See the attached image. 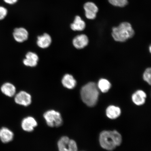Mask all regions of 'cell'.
<instances>
[{
	"mask_svg": "<svg viewBox=\"0 0 151 151\" xmlns=\"http://www.w3.org/2000/svg\"><path fill=\"white\" fill-rule=\"evenodd\" d=\"M99 142L103 148L112 150L121 144L122 137L116 131H104L100 134Z\"/></svg>",
	"mask_w": 151,
	"mask_h": 151,
	"instance_id": "6da1fadb",
	"label": "cell"
},
{
	"mask_svg": "<svg viewBox=\"0 0 151 151\" xmlns=\"http://www.w3.org/2000/svg\"><path fill=\"white\" fill-rule=\"evenodd\" d=\"M81 94L83 101L88 106L93 107L97 104L99 92L95 83L91 82L85 85L81 89Z\"/></svg>",
	"mask_w": 151,
	"mask_h": 151,
	"instance_id": "7a4b0ae2",
	"label": "cell"
},
{
	"mask_svg": "<svg viewBox=\"0 0 151 151\" xmlns=\"http://www.w3.org/2000/svg\"><path fill=\"white\" fill-rule=\"evenodd\" d=\"M134 33L131 24L128 22H123L118 27L112 28V35L115 41L124 42L133 37Z\"/></svg>",
	"mask_w": 151,
	"mask_h": 151,
	"instance_id": "3957f363",
	"label": "cell"
},
{
	"mask_svg": "<svg viewBox=\"0 0 151 151\" xmlns=\"http://www.w3.org/2000/svg\"><path fill=\"white\" fill-rule=\"evenodd\" d=\"M43 117L48 126L50 127H58L63 123L60 113L54 110L47 111L43 114Z\"/></svg>",
	"mask_w": 151,
	"mask_h": 151,
	"instance_id": "277c9868",
	"label": "cell"
},
{
	"mask_svg": "<svg viewBox=\"0 0 151 151\" xmlns=\"http://www.w3.org/2000/svg\"><path fill=\"white\" fill-rule=\"evenodd\" d=\"M59 151H78L75 141L67 137H62L58 143Z\"/></svg>",
	"mask_w": 151,
	"mask_h": 151,
	"instance_id": "5b68a950",
	"label": "cell"
},
{
	"mask_svg": "<svg viewBox=\"0 0 151 151\" xmlns=\"http://www.w3.org/2000/svg\"><path fill=\"white\" fill-rule=\"evenodd\" d=\"M14 101L18 104L27 106L31 103V96L27 92L21 91L15 96Z\"/></svg>",
	"mask_w": 151,
	"mask_h": 151,
	"instance_id": "8992f818",
	"label": "cell"
},
{
	"mask_svg": "<svg viewBox=\"0 0 151 151\" xmlns=\"http://www.w3.org/2000/svg\"><path fill=\"white\" fill-rule=\"evenodd\" d=\"M84 8L87 18L92 20L96 18L99 8L95 4L91 2H88L85 4Z\"/></svg>",
	"mask_w": 151,
	"mask_h": 151,
	"instance_id": "52a82bcc",
	"label": "cell"
},
{
	"mask_svg": "<svg viewBox=\"0 0 151 151\" xmlns=\"http://www.w3.org/2000/svg\"><path fill=\"white\" fill-rule=\"evenodd\" d=\"M13 36L15 40L20 43L23 42L27 40L28 37V33L25 28L20 27L15 28Z\"/></svg>",
	"mask_w": 151,
	"mask_h": 151,
	"instance_id": "ba28073f",
	"label": "cell"
},
{
	"mask_svg": "<svg viewBox=\"0 0 151 151\" xmlns=\"http://www.w3.org/2000/svg\"><path fill=\"white\" fill-rule=\"evenodd\" d=\"M37 126V122L32 117L28 116L22 120V127L24 131L31 132Z\"/></svg>",
	"mask_w": 151,
	"mask_h": 151,
	"instance_id": "9c48e42d",
	"label": "cell"
},
{
	"mask_svg": "<svg viewBox=\"0 0 151 151\" xmlns=\"http://www.w3.org/2000/svg\"><path fill=\"white\" fill-rule=\"evenodd\" d=\"M14 137V133L9 128L3 127L0 129V140L2 142L6 143L10 142Z\"/></svg>",
	"mask_w": 151,
	"mask_h": 151,
	"instance_id": "30bf717a",
	"label": "cell"
},
{
	"mask_svg": "<svg viewBox=\"0 0 151 151\" xmlns=\"http://www.w3.org/2000/svg\"><path fill=\"white\" fill-rule=\"evenodd\" d=\"M73 44L76 48L81 49L87 46L88 39L85 35H81L76 37L73 40Z\"/></svg>",
	"mask_w": 151,
	"mask_h": 151,
	"instance_id": "8fae6325",
	"label": "cell"
},
{
	"mask_svg": "<svg viewBox=\"0 0 151 151\" xmlns=\"http://www.w3.org/2000/svg\"><path fill=\"white\" fill-rule=\"evenodd\" d=\"M39 57L37 55L32 52L26 54V58L23 60L24 65L28 67H34L37 65Z\"/></svg>",
	"mask_w": 151,
	"mask_h": 151,
	"instance_id": "7c38bea8",
	"label": "cell"
},
{
	"mask_svg": "<svg viewBox=\"0 0 151 151\" xmlns=\"http://www.w3.org/2000/svg\"><path fill=\"white\" fill-rule=\"evenodd\" d=\"M52 38L48 34L44 33L43 35L38 37L37 44L42 48H46L50 46L52 43Z\"/></svg>",
	"mask_w": 151,
	"mask_h": 151,
	"instance_id": "4fadbf2b",
	"label": "cell"
},
{
	"mask_svg": "<svg viewBox=\"0 0 151 151\" xmlns=\"http://www.w3.org/2000/svg\"><path fill=\"white\" fill-rule=\"evenodd\" d=\"M62 83L65 87L69 89L74 88L77 84L76 81L72 75L67 74L64 76L62 80Z\"/></svg>",
	"mask_w": 151,
	"mask_h": 151,
	"instance_id": "5bb4252c",
	"label": "cell"
},
{
	"mask_svg": "<svg viewBox=\"0 0 151 151\" xmlns=\"http://www.w3.org/2000/svg\"><path fill=\"white\" fill-rule=\"evenodd\" d=\"M146 94L142 90H139L132 96V99L134 103L137 105H141L145 102Z\"/></svg>",
	"mask_w": 151,
	"mask_h": 151,
	"instance_id": "9a60e30c",
	"label": "cell"
},
{
	"mask_svg": "<svg viewBox=\"0 0 151 151\" xmlns=\"http://www.w3.org/2000/svg\"><path fill=\"white\" fill-rule=\"evenodd\" d=\"M2 93L9 97H12L16 93V88L14 85L9 83H5L1 86Z\"/></svg>",
	"mask_w": 151,
	"mask_h": 151,
	"instance_id": "2e32d148",
	"label": "cell"
},
{
	"mask_svg": "<svg viewBox=\"0 0 151 151\" xmlns=\"http://www.w3.org/2000/svg\"><path fill=\"white\" fill-rule=\"evenodd\" d=\"M86 24L80 17H75L74 22L70 25L71 29L74 31H82L86 27Z\"/></svg>",
	"mask_w": 151,
	"mask_h": 151,
	"instance_id": "e0dca14e",
	"label": "cell"
},
{
	"mask_svg": "<svg viewBox=\"0 0 151 151\" xmlns=\"http://www.w3.org/2000/svg\"><path fill=\"white\" fill-rule=\"evenodd\" d=\"M120 109L114 106H110L107 107L106 110V114L109 118L114 119L118 117L121 114Z\"/></svg>",
	"mask_w": 151,
	"mask_h": 151,
	"instance_id": "ac0fdd59",
	"label": "cell"
},
{
	"mask_svg": "<svg viewBox=\"0 0 151 151\" xmlns=\"http://www.w3.org/2000/svg\"><path fill=\"white\" fill-rule=\"evenodd\" d=\"M111 85L109 81L105 79H101L98 83V87L103 93H106L109 91Z\"/></svg>",
	"mask_w": 151,
	"mask_h": 151,
	"instance_id": "d6986e66",
	"label": "cell"
},
{
	"mask_svg": "<svg viewBox=\"0 0 151 151\" xmlns=\"http://www.w3.org/2000/svg\"><path fill=\"white\" fill-rule=\"evenodd\" d=\"M109 2L114 6L124 7L128 4V0H108Z\"/></svg>",
	"mask_w": 151,
	"mask_h": 151,
	"instance_id": "ffe728a7",
	"label": "cell"
},
{
	"mask_svg": "<svg viewBox=\"0 0 151 151\" xmlns=\"http://www.w3.org/2000/svg\"><path fill=\"white\" fill-rule=\"evenodd\" d=\"M151 69L150 68L147 69L143 75V78L148 84H151Z\"/></svg>",
	"mask_w": 151,
	"mask_h": 151,
	"instance_id": "44dd1931",
	"label": "cell"
},
{
	"mask_svg": "<svg viewBox=\"0 0 151 151\" xmlns=\"http://www.w3.org/2000/svg\"><path fill=\"white\" fill-rule=\"evenodd\" d=\"M7 14V10L5 7L0 6V20H3Z\"/></svg>",
	"mask_w": 151,
	"mask_h": 151,
	"instance_id": "7402d4cb",
	"label": "cell"
},
{
	"mask_svg": "<svg viewBox=\"0 0 151 151\" xmlns=\"http://www.w3.org/2000/svg\"><path fill=\"white\" fill-rule=\"evenodd\" d=\"M6 3L8 4L12 5L16 3L18 0H4Z\"/></svg>",
	"mask_w": 151,
	"mask_h": 151,
	"instance_id": "603a6c76",
	"label": "cell"
},
{
	"mask_svg": "<svg viewBox=\"0 0 151 151\" xmlns=\"http://www.w3.org/2000/svg\"><path fill=\"white\" fill-rule=\"evenodd\" d=\"M151 47L150 46V52H151Z\"/></svg>",
	"mask_w": 151,
	"mask_h": 151,
	"instance_id": "cb8c5ba5",
	"label": "cell"
}]
</instances>
